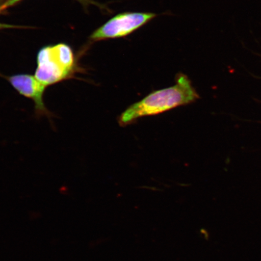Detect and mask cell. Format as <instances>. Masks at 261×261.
I'll return each mask as SVG.
<instances>
[{
	"instance_id": "cell-1",
	"label": "cell",
	"mask_w": 261,
	"mask_h": 261,
	"mask_svg": "<svg viewBox=\"0 0 261 261\" xmlns=\"http://www.w3.org/2000/svg\"><path fill=\"white\" fill-rule=\"evenodd\" d=\"M198 97L189 78L179 73L176 77L175 86L155 91L134 103L121 114L119 122L121 126L128 125L140 117L156 115L194 102Z\"/></svg>"
},
{
	"instance_id": "cell-2",
	"label": "cell",
	"mask_w": 261,
	"mask_h": 261,
	"mask_svg": "<svg viewBox=\"0 0 261 261\" xmlns=\"http://www.w3.org/2000/svg\"><path fill=\"white\" fill-rule=\"evenodd\" d=\"M156 14L151 12H123L114 16L91 35L93 41L127 37L152 20Z\"/></svg>"
},
{
	"instance_id": "cell-3",
	"label": "cell",
	"mask_w": 261,
	"mask_h": 261,
	"mask_svg": "<svg viewBox=\"0 0 261 261\" xmlns=\"http://www.w3.org/2000/svg\"><path fill=\"white\" fill-rule=\"evenodd\" d=\"M9 83L17 92L35 103V113L38 117H53L45 105L44 97L47 87L31 74H18L6 76Z\"/></svg>"
},
{
	"instance_id": "cell-4",
	"label": "cell",
	"mask_w": 261,
	"mask_h": 261,
	"mask_svg": "<svg viewBox=\"0 0 261 261\" xmlns=\"http://www.w3.org/2000/svg\"><path fill=\"white\" fill-rule=\"evenodd\" d=\"M35 76L47 87L73 77L58 63L52 46L42 48L39 51Z\"/></svg>"
},
{
	"instance_id": "cell-5",
	"label": "cell",
	"mask_w": 261,
	"mask_h": 261,
	"mask_svg": "<svg viewBox=\"0 0 261 261\" xmlns=\"http://www.w3.org/2000/svg\"><path fill=\"white\" fill-rule=\"evenodd\" d=\"M54 57L62 67L70 73H76L77 67L75 64L74 55L70 47L65 44H59L52 46Z\"/></svg>"
},
{
	"instance_id": "cell-6",
	"label": "cell",
	"mask_w": 261,
	"mask_h": 261,
	"mask_svg": "<svg viewBox=\"0 0 261 261\" xmlns=\"http://www.w3.org/2000/svg\"><path fill=\"white\" fill-rule=\"evenodd\" d=\"M21 1H22V0H8V1H6L4 4H3L0 6V11H4V10L17 4L18 3ZM77 1L83 3V4H88V3H92L90 2V0H77Z\"/></svg>"
}]
</instances>
